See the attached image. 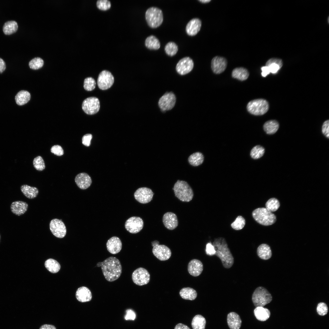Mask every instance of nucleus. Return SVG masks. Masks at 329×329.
<instances>
[{"label": "nucleus", "mask_w": 329, "mask_h": 329, "mask_svg": "<svg viewBox=\"0 0 329 329\" xmlns=\"http://www.w3.org/2000/svg\"><path fill=\"white\" fill-rule=\"evenodd\" d=\"M97 266H101L103 274L108 281H114L121 275L122 266L119 260L115 257H108L103 262L98 263Z\"/></svg>", "instance_id": "obj_1"}, {"label": "nucleus", "mask_w": 329, "mask_h": 329, "mask_svg": "<svg viewBox=\"0 0 329 329\" xmlns=\"http://www.w3.org/2000/svg\"><path fill=\"white\" fill-rule=\"evenodd\" d=\"M212 245L216 251L215 255L220 259L224 267L231 268L234 264V259L225 239L222 237L215 239Z\"/></svg>", "instance_id": "obj_2"}, {"label": "nucleus", "mask_w": 329, "mask_h": 329, "mask_svg": "<svg viewBox=\"0 0 329 329\" xmlns=\"http://www.w3.org/2000/svg\"><path fill=\"white\" fill-rule=\"evenodd\" d=\"M175 196L181 201L188 202L193 196L192 189L186 181L178 180L173 188Z\"/></svg>", "instance_id": "obj_3"}, {"label": "nucleus", "mask_w": 329, "mask_h": 329, "mask_svg": "<svg viewBox=\"0 0 329 329\" xmlns=\"http://www.w3.org/2000/svg\"><path fill=\"white\" fill-rule=\"evenodd\" d=\"M252 215L258 223L264 226H269L274 223L276 221L275 214L266 208H258L253 211Z\"/></svg>", "instance_id": "obj_4"}, {"label": "nucleus", "mask_w": 329, "mask_h": 329, "mask_svg": "<svg viewBox=\"0 0 329 329\" xmlns=\"http://www.w3.org/2000/svg\"><path fill=\"white\" fill-rule=\"evenodd\" d=\"M145 19L150 27L153 28H156L160 26L163 22L162 12L157 7H150L146 12Z\"/></svg>", "instance_id": "obj_5"}, {"label": "nucleus", "mask_w": 329, "mask_h": 329, "mask_svg": "<svg viewBox=\"0 0 329 329\" xmlns=\"http://www.w3.org/2000/svg\"><path fill=\"white\" fill-rule=\"evenodd\" d=\"M272 300V297L269 292L264 287L260 286L254 291L252 300L256 307H264Z\"/></svg>", "instance_id": "obj_6"}, {"label": "nucleus", "mask_w": 329, "mask_h": 329, "mask_svg": "<svg viewBox=\"0 0 329 329\" xmlns=\"http://www.w3.org/2000/svg\"><path fill=\"white\" fill-rule=\"evenodd\" d=\"M269 108V104L267 101L261 98L251 101L247 106L248 111L255 115H264L268 111Z\"/></svg>", "instance_id": "obj_7"}, {"label": "nucleus", "mask_w": 329, "mask_h": 329, "mask_svg": "<svg viewBox=\"0 0 329 329\" xmlns=\"http://www.w3.org/2000/svg\"><path fill=\"white\" fill-rule=\"evenodd\" d=\"M153 246L152 252L158 259L161 261L168 260L171 255V252L170 249L164 245H159V242L155 240L151 242Z\"/></svg>", "instance_id": "obj_8"}, {"label": "nucleus", "mask_w": 329, "mask_h": 329, "mask_svg": "<svg viewBox=\"0 0 329 329\" xmlns=\"http://www.w3.org/2000/svg\"><path fill=\"white\" fill-rule=\"evenodd\" d=\"M100 108L99 99L95 97H90L84 100L82 104L84 112L88 115H93L97 113Z\"/></svg>", "instance_id": "obj_9"}, {"label": "nucleus", "mask_w": 329, "mask_h": 329, "mask_svg": "<svg viewBox=\"0 0 329 329\" xmlns=\"http://www.w3.org/2000/svg\"><path fill=\"white\" fill-rule=\"evenodd\" d=\"M132 279L136 285L142 286L146 285L149 282L150 274L148 271L142 267L135 270L132 274Z\"/></svg>", "instance_id": "obj_10"}, {"label": "nucleus", "mask_w": 329, "mask_h": 329, "mask_svg": "<svg viewBox=\"0 0 329 329\" xmlns=\"http://www.w3.org/2000/svg\"><path fill=\"white\" fill-rule=\"evenodd\" d=\"M114 77L111 72L104 70L99 74L97 80L99 88L102 90H106L110 88L113 85Z\"/></svg>", "instance_id": "obj_11"}, {"label": "nucleus", "mask_w": 329, "mask_h": 329, "mask_svg": "<svg viewBox=\"0 0 329 329\" xmlns=\"http://www.w3.org/2000/svg\"><path fill=\"white\" fill-rule=\"evenodd\" d=\"M176 102V97L172 92H167L159 99L158 105L163 111L172 109L174 106Z\"/></svg>", "instance_id": "obj_12"}, {"label": "nucleus", "mask_w": 329, "mask_h": 329, "mask_svg": "<svg viewBox=\"0 0 329 329\" xmlns=\"http://www.w3.org/2000/svg\"><path fill=\"white\" fill-rule=\"evenodd\" d=\"M49 226L51 232L56 237L62 238L65 235L66 228L61 220L56 218L52 219L50 222Z\"/></svg>", "instance_id": "obj_13"}, {"label": "nucleus", "mask_w": 329, "mask_h": 329, "mask_svg": "<svg viewBox=\"0 0 329 329\" xmlns=\"http://www.w3.org/2000/svg\"><path fill=\"white\" fill-rule=\"evenodd\" d=\"M143 226V221L138 217H132L127 220L125 223V228L132 233L139 232L142 229Z\"/></svg>", "instance_id": "obj_14"}, {"label": "nucleus", "mask_w": 329, "mask_h": 329, "mask_svg": "<svg viewBox=\"0 0 329 329\" xmlns=\"http://www.w3.org/2000/svg\"><path fill=\"white\" fill-rule=\"evenodd\" d=\"M154 193L152 190L147 187H141L136 190L134 193L135 199L142 203H147L152 199Z\"/></svg>", "instance_id": "obj_15"}, {"label": "nucleus", "mask_w": 329, "mask_h": 329, "mask_svg": "<svg viewBox=\"0 0 329 329\" xmlns=\"http://www.w3.org/2000/svg\"><path fill=\"white\" fill-rule=\"evenodd\" d=\"M194 63L193 60L190 57H186L181 59L177 63L176 70L179 74L186 75L193 69Z\"/></svg>", "instance_id": "obj_16"}, {"label": "nucleus", "mask_w": 329, "mask_h": 329, "mask_svg": "<svg viewBox=\"0 0 329 329\" xmlns=\"http://www.w3.org/2000/svg\"><path fill=\"white\" fill-rule=\"evenodd\" d=\"M227 62L225 58L216 56L213 58L211 62V68L215 74H219L223 72L226 69Z\"/></svg>", "instance_id": "obj_17"}, {"label": "nucleus", "mask_w": 329, "mask_h": 329, "mask_svg": "<svg viewBox=\"0 0 329 329\" xmlns=\"http://www.w3.org/2000/svg\"><path fill=\"white\" fill-rule=\"evenodd\" d=\"M162 221L165 227L170 230L175 229L178 225V221L176 215L172 212H167L163 215Z\"/></svg>", "instance_id": "obj_18"}, {"label": "nucleus", "mask_w": 329, "mask_h": 329, "mask_svg": "<svg viewBox=\"0 0 329 329\" xmlns=\"http://www.w3.org/2000/svg\"><path fill=\"white\" fill-rule=\"evenodd\" d=\"M75 181L77 186L82 189H85L89 188L92 182L90 176L85 173H81L77 175Z\"/></svg>", "instance_id": "obj_19"}, {"label": "nucleus", "mask_w": 329, "mask_h": 329, "mask_svg": "<svg viewBox=\"0 0 329 329\" xmlns=\"http://www.w3.org/2000/svg\"><path fill=\"white\" fill-rule=\"evenodd\" d=\"M201 21L197 18H194L190 20L187 24L186 31L187 34L190 36L196 35L200 30Z\"/></svg>", "instance_id": "obj_20"}, {"label": "nucleus", "mask_w": 329, "mask_h": 329, "mask_svg": "<svg viewBox=\"0 0 329 329\" xmlns=\"http://www.w3.org/2000/svg\"><path fill=\"white\" fill-rule=\"evenodd\" d=\"M203 269V264L200 260L194 259L189 262L188 265V271L191 275L196 277L200 275Z\"/></svg>", "instance_id": "obj_21"}, {"label": "nucleus", "mask_w": 329, "mask_h": 329, "mask_svg": "<svg viewBox=\"0 0 329 329\" xmlns=\"http://www.w3.org/2000/svg\"><path fill=\"white\" fill-rule=\"evenodd\" d=\"M106 247L110 253L116 254L119 253L122 248V243L118 237L113 236L107 241Z\"/></svg>", "instance_id": "obj_22"}, {"label": "nucleus", "mask_w": 329, "mask_h": 329, "mask_svg": "<svg viewBox=\"0 0 329 329\" xmlns=\"http://www.w3.org/2000/svg\"><path fill=\"white\" fill-rule=\"evenodd\" d=\"M28 204L26 202L22 201L13 202L10 205L11 212L17 216H20L24 214L27 211Z\"/></svg>", "instance_id": "obj_23"}, {"label": "nucleus", "mask_w": 329, "mask_h": 329, "mask_svg": "<svg viewBox=\"0 0 329 329\" xmlns=\"http://www.w3.org/2000/svg\"><path fill=\"white\" fill-rule=\"evenodd\" d=\"M76 296L79 301L82 302L90 301L92 298L91 291L88 288L84 286L80 287L77 289Z\"/></svg>", "instance_id": "obj_24"}, {"label": "nucleus", "mask_w": 329, "mask_h": 329, "mask_svg": "<svg viewBox=\"0 0 329 329\" xmlns=\"http://www.w3.org/2000/svg\"><path fill=\"white\" fill-rule=\"evenodd\" d=\"M227 321L230 329H239L241 326V319L239 315L235 312H231L228 314Z\"/></svg>", "instance_id": "obj_25"}, {"label": "nucleus", "mask_w": 329, "mask_h": 329, "mask_svg": "<svg viewBox=\"0 0 329 329\" xmlns=\"http://www.w3.org/2000/svg\"><path fill=\"white\" fill-rule=\"evenodd\" d=\"M283 65L282 60L280 59L272 58L269 59L266 62V66L268 68L270 73H277Z\"/></svg>", "instance_id": "obj_26"}, {"label": "nucleus", "mask_w": 329, "mask_h": 329, "mask_svg": "<svg viewBox=\"0 0 329 329\" xmlns=\"http://www.w3.org/2000/svg\"><path fill=\"white\" fill-rule=\"evenodd\" d=\"M257 253L261 259L267 260L271 256L272 253L269 246L266 244H262L257 248Z\"/></svg>", "instance_id": "obj_27"}, {"label": "nucleus", "mask_w": 329, "mask_h": 329, "mask_svg": "<svg viewBox=\"0 0 329 329\" xmlns=\"http://www.w3.org/2000/svg\"><path fill=\"white\" fill-rule=\"evenodd\" d=\"M204 160V156L200 152H196L191 154L188 158L189 163L193 167H197L201 165Z\"/></svg>", "instance_id": "obj_28"}, {"label": "nucleus", "mask_w": 329, "mask_h": 329, "mask_svg": "<svg viewBox=\"0 0 329 329\" xmlns=\"http://www.w3.org/2000/svg\"><path fill=\"white\" fill-rule=\"evenodd\" d=\"M20 189L23 195L30 199H33L36 197L39 193L38 189L36 187L26 184L22 185L20 187Z\"/></svg>", "instance_id": "obj_29"}, {"label": "nucleus", "mask_w": 329, "mask_h": 329, "mask_svg": "<svg viewBox=\"0 0 329 329\" xmlns=\"http://www.w3.org/2000/svg\"><path fill=\"white\" fill-rule=\"evenodd\" d=\"M254 313L257 319L262 321L267 320L271 314L268 309L260 306L256 307L254 310Z\"/></svg>", "instance_id": "obj_30"}, {"label": "nucleus", "mask_w": 329, "mask_h": 329, "mask_svg": "<svg viewBox=\"0 0 329 329\" xmlns=\"http://www.w3.org/2000/svg\"><path fill=\"white\" fill-rule=\"evenodd\" d=\"M232 77L241 81L246 80L248 77L249 73L248 70L242 67L236 68L232 72Z\"/></svg>", "instance_id": "obj_31"}, {"label": "nucleus", "mask_w": 329, "mask_h": 329, "mask_svg": "<svg viewBox=\"0 0 329 329\" xmlns=\"http://www.w3.org/2000/svg\"><path fill=\"white\" fill-rule=\"evenodd\" d=\"M30 99V94L27 91L22 90L19 91L15 97L17 104L21 106L27 103Z\"/></svg>", "instance_id": "obj_32"}, {"label": "nucleus", "mask_w": 329, "mask_h": 329, "mask_svg": "<svg viewBox=\"0 0 329 329\" xmlns=\"http://www.w3.org/2000/svg\"><path fill=\"white\" fill-rule=\"evenodd\" d=\"M179 294L182 299L191 300H194L197 296L196 291L190 287L182 288L180 291Z\"/></svg>", "instance_id": "obj_33"}, {"label": "nucleus", "mask_w": 329, "mask_h": 329, "mask_svg": "<svg viewBox=\"0 0 329 329\" xmlns=\"http://www.w3.org/2000/svg\"><path fill=\"white\" fill-rule=\"evenodd\" d=\"M18 29L17 23L14 20L6 22L4 23L2 28L3 32L6 35H10L16 33Z\"/></svg>", "instance_id": "obj_34"}, {"label": "nucleus", "mask_w": 329, "mask_h": 329, "mask_svg": "<svg viewBox=\"0 0 329 329\" xmlns=\"http://www.w3.org/2000/svg\"><path fill=\"white\" fill-rule=\"evenodd\" d=\"M279 128V124L276 120H270L266 122L263 126L265 132L268 134H273L276 133Z\"/></svg>", "instance_id": "obj_35"}, {"label": "nucleus", "mask_w": 329, "mask_h": 329, "mask_svg": "<svg viewBox=\"0 0 329 329\" xmlns=\"http://www.w3.org/2000/svg\"><path fill=\"white\" fill-rule=\"evenodd\" d=\"M145 44L146 47L150 50H157L160 47V43L159 40L153 35H150L146 38Z\"/></svg>", "instance_id": "obj_36"}, {"label": "nucleus", "mask_w": 329, "mask_h": 329, "mask_svg": "<svg viewBox=\"0 0 329 329\" xmlns=\"http://www.w3.org/2000/svg\"><path fill=\"white\" fill-rule=\"evenodd\" d=\"M206 321L205 318L200 315H197L193 319L191 325L193 329H205Z\"/></svg>", "instance_id": "obj_37"}, {"label": "nucleus", "mask_w": 329, "mask_h": 329, "mask_svg": "<svg viewBox=\"0 0 329 329\" xmlns=\"http://www.w3.org/2000/svg\"><path fill=\"white\" fill-rule=\"evenodd\" d=\"M44 265L46 269L53 273L58 272L61 268L60 265L58 261L51 258L48 259L45 261Z\"/></svg>", "instance_id": "obj_38"}, {"label": "nucleus", "mask_w": 329, "mask_h": 329, "mask_svg": "<svg viewBox=\"0 0 329 329\" xmlns=\"http://www.w3.org/2000/svg\"><path fill=\"white\" fill-rule=\"evenodd\" d=\"M266 208L271 212H274L279 208L280 203L278 200L275 198H270L265 204Z\"/></svg>", "instance_id": "obj_39"}, {"label": "nucleus", "mask_w": 329, "mask_h": 329, "mask_svg": "<svg viewBox=\"0 0 329 329\" xmlns=\"http://www.w3.org/2000/svg\"><path fill=\"white\" fill-rule=\"evenodd\" d=\"M265 149L262 146L258 145L254 147L251 150L250 155L251 157L253 159H256L260 158L264 154Z\"/></svg>", "instance_id": "obj_40"}, {"label": "nucleus", "mask_w": 329, "mask_h": 329, "mask_svg": "<svg viewBox=\"0 0 329 329\" xmlns=\"http://www.w3.org/2000/svg\"><path fill=\"white\" fill-rule=\"evenodd\" d=\"M178 50V46L174 42H169L165 45L164 51L166 54L170 56L175 55Z\"/></svg>", "instance_id": "obj_41"}, {"label": "nucleus", "mask_w": 329, "mask_h": 329, "mask_svg": "<svg viewBox=\"0 0 329 329\" xmlns=\"http://www.w3.org/2000/svg\"><path fill=\"white\" fill-rule=\"evenodd\" d=\"M245 224L246 221L244 218L241 216H239L235 221L232 223L231 226L233 229L236 230H239L244 228Z\"/></svg>", "instance_id": "obj_42"}, {"label": "nucleus", "mask_w": 329, "mask_h": 329, "mask_svg": "<svg viewBox=\"0 0 329 329\" xmlns=\"http://www.w3.org/2000/svg\"><path fill=\"white\" fill-rule=\"evenodd\" d=\"M43 60L40 57H36L31 60L29 63L30 68L34 70L38 69L41 68L44 65Z\"/></svg>", "instance_id": "obj_43"}, {"label": "nucleus", "mask_w": 329, "mask_h": 329, "mask_svg": "<svg viewBox=\"0 0 329 329\" xmlns=\"http://www.w3.org/2000/svg\"><path fill=\"white\" fill-rule=\"evenodd\" d=\"M33 164L34 168L38 171H42L44 170L45 167L44 161L42 157L40 156L34 159Z\"/></svg>", "instance_id": "obj_44"}, {"label": "nucleus", "mask_w": 329, "mask_h": 329, "mask_svg": "<svg viewBox=\"0 0 329 329\" xmlns=\"http://www.w3.org/2000/svg\"><path fill=\"white\" fill-rule=\"evenodd\" d=\"M96 85L95 80L92 77H87L84 80L83 87L86 90L90 91L93 90L95 89Z\"/></svg>", "instance_id": "obj_45"}, {"label": "nucleus", "mask_w": 329, "mask_h": 329, "mask_svg": "<svg viewBox=\"0 0 329 329\" xmlns=\"http://www.w3.org/2000/svg\"><path fill=\"white\" fill-rule=\"evenodd\" d=\"M96 5L98 8L104 10L109 9L111 6L110 2L108 0H98L97 2Z\"/></svg>", "instance_id": "obj_46"}, {"label": "nucleus", "mask_w": 329, "mask_h": 329, "mask_svg": "<svg viewBox=\"0 0 329 329\" xmlns=\"http://www.w3.org/2000/svg\"><path fill=\"white\" fill-rule=\"evenodd\" d=\"M317 311L319 315L323 316L327 313L328 308L326 303L321 302L318 304L317 308Z\"/></svg>", "instance_id": "obj_47"}, {"label": "nucleus", "mask_w": 329, "mask_h": 329, "mask_svg": "<svg viewBox=\"0 0 329 329\" xmlns=\"http://www.w3.org/2000/svg\"><path fill=\"white\" fill-rule=\"evenodd\" d=\"M51 152L58 156H61L64 154V150L61 146L58 145L53 146L51 149Z\"/></svg>", "instance_id": "obj_48"}, {"label": "nucleus", "mask_w": 329, "mask_h": 329, "mask_svg": "<svg viewBox=\"0 0 329 329\" xmlns=\"http://www.w3.org/2000/svg\"><path fill=\"white\" fill-rule=\"evenodd\" d=\"M323 134L328 139L329 138V120H327L323 123L322 128Z\"/></svg>", "instance_id": "obj_49"}, {"label": "nucleus", "mask_w": 329, "mask_h": 329, "mask_svg": "<svg viewBox=\"0 0 329 329\" xmlns=\"http://www.w3.org/2000/svg\"><path fill=\"white\" fill-rule=\"evenodd\" d=\"M126 314L124 318L126 320H134L136 317L135 312L131 309H128L126 311Z\"/></svg>", "instance_id": "obj_50"}, {"label": "nucleus", "mask_w": 329, "mask_h": 329, "mask_svg": "<svg viewBox=\"0 0 329 329\" xmlns=\"http://www.w3.org/2000/svg\"><path fill=\"white\" fill-rule=\"evenodd\" d=\"M92 136L90 134H87L84 135L82 138V143L84 145L88 147L90 145V141Z\"/></svg>", "instance_id": "obj_51"}, {"label": "nucleus", "mask_w": 329, "mask_h": 329, "mask_svg": "<svg viewBox=\"0 0 329 329\" xmlns=\"http://www.w3.org/2000/svg\"><path fill=\"white\" fill-rule=\"evenodd\" d=\"M206 252L207 255L210 256L215 255L216 251L214 246L211 242L208 243L207 244Z\"/></svg>", "instance_id": "obj_52"}, {"label": "nucleus", "mask_w": 329, "mask_h": 329, "mask_svg": "<svg viewBox=\"0 0 329 329\" xmlns=\"http://www.w3.org/2000/svg\"><path fill=\"white\" fill-rule=\"evenodd\" d=\"M261 69L262 71L261 75L264 77H266L270 73L268 68L266 66L262 67Z\"/></svg>", "instance_id": "obj_53"}, {"label": "nucleus", "mask_w": 329, "mask_h": 329, "mask_svg": "<svg viewBox=\"0 0 329 329\" xmlns=\"http://www.w3.org/2000/svg\"><path fill=\"white\" fill-rule=\"evenodd\" d=\"M6 66L4 60L0 58V73H2L5 69Z\"/></svg>", "instance_id": "obj_54"}, {"label": "nucleus", "mask_w": 329, "mask_h": 329, "mask_svg": "<svg viewBox=\"0 0 329 329\" xmlns=\"http://www.w3.org/2000/svg\"><path fill=\"white\" fill-rule=\"evenodd\" d=\"M39 329H57L55 326L49 324H44L41 325Z\"/></svg>", "instance_id": "obj_55"}, {"label": "nucleus", "mask_w": 329, "mask_h": 329, "mask_svg": "<svg viewBox=\"0 0 329 329\" xmlns=\"http://www.w3.org/2000/svg\"><path fill=\"white\" fill-rule=\"evenodd\" d=\"M175 329H190L187 326L182 323L177 324L175 327Z\"/></svg>", "instance_id": "obj_56"}, {"label": "nucleus", "mask_w": 329, "mask_h": 329, "mask_svg": "<svg viewBox=\"0 0 329 329\" xmlns=\"http://www.w3.org/2000/svg\"><path fill=\"white\" fill-rule=\"evenodd\" d=\"M198 1H199V2H202V3H206L209 2H210L211 1V0H198Z\"/></svg>", "instance_id": "obj_57"}, {"label": "nucleus", "mask_w": 329, "mask_h": 329, "mask_svg": "<svg viewBox=\"0 0 329 329\" xmlns=\"http://www.w3.org/2000/svg\"><path fill=\"white\" fill-rule=\"evenodd\" d=\"M0 238H1V236H0Z\"/></svg>", "instance_id": "obj_58"}]
</instances>
